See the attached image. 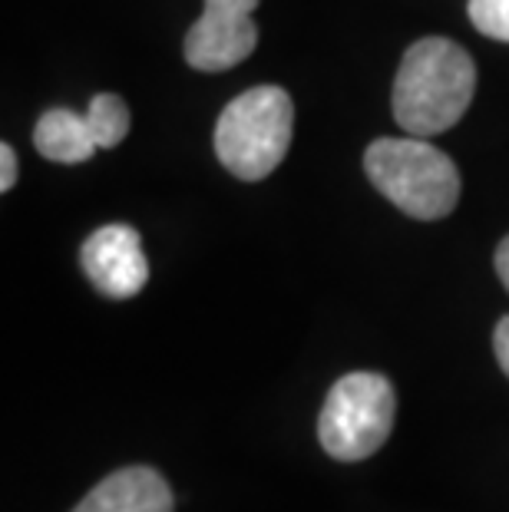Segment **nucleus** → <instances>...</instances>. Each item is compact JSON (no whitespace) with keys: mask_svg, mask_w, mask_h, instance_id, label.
Wrapping results in <instances>:
<instances>
[{"mask_svg":"<svg viewBox=\"0 0 509 512\" xmlns=\"http://www.w3.org/2000/svg\"><path fill=\"white\" fill-rule=\"evenodd\" d=\"M17 182V152L10 143L0 146V192H10Z\"/></svg>","mask_w":509,"mask_h":512,"instance_id":"obj_11","label":"nucleus"},{"mask_svg":"<svg viewBox=\"0 0 509 512\" xmlns=\"http://www.w3.org/2000/svg\"><path fill=\"white\" fill-rule=\"evenodd\" d=\"M476 93L473 57L447 37H424L404 53L394 80V119L410 136L447 133Z\"/></svg>","mask_w":509,"mask_h":512,"instance_id":"obj_1","label":"nucleus"},{"mask_svg":"<svg viewBox=\"0 0 509 512\" xmlns=\"http://www.w3.org/2000/svg\"><path fill=\"white\" fill-rule=\"evenodd\" d=\"M34 146L40 149L43 159L67 162V166L93 159V152L100 149L86 113H73V110H47L43 113L37 129H34Z\"/></svg>","mask_w":509,"mask_h":512,"instance_id":"obj_8","label":"nucleus"},{"mask_svg":"<svg viewBox=\"0 0 509 512\" xmlns=\"http://www.w3.org/2000/svg\"><path fill=\"white\" fill-rule=\"evenodd\" d=\"M467 14L483 37L509 43V0H470Z\"/></svg>","mask_w":509,"mask_h":512,"instance_id":"obj_10","label":"nucleus"},{"mask_svg":"<svg viewBox=\"0 0 509 512\" xmlns=\"http://www.w3.org/2000/svg\"><path fill=\"white\" fill-rule=\"evenodd\" d=\"M496 275H500V281L509 291V235L500 242V248H496Z\"/></svg>","mask_w":509,"mask_h":512,"instance_id":"obj_13","label":"nucleus"},{"mask_svg":"<svg viewBox=\"0 0 509 512\" xmlns=\"http://www.w3.org/2000/svg\"><path fill=\"white\" fill-rule=\"evenodd\" d=\"M295 129V103L281 86H252L215 123V156L235 179L258 182L281 166Z\"/></svg>","mask_w":509,"mask_h":512,"instance_id":"obj_3","label":"nucleus"},{"mask_svg":"<svg viewBox=\"0 0 509 512\" xmlns=\"http://www.w3.org/2000/svg\"><path fill=\"white\" fill-rule=\"evenodd\" d=\"M73 512H172V489L153 466H126L96 483Z\"/></svg>","mask_w":509,"mask_h":512,"instance_id":"obj_7","label":"nucleus"},{"mask_svg":"<svg viewBox=\"0 0 509 512\" xmlns=\"http://www.w3.org/2000/svg\"><path fill=\"white\" fill-rule=\"evenodd\" d=\"M258 0H205L202 17L186 34V60L199 73H222L252 57Z\"/></svg>","mask_w":509,"mask_h":512,"instance_id":"obj_5","label":"nucleus"},{"mask_svg":"<svg viewBox=\"0 0 509 512\" xmlns=\"http://www.w3.org/2000/svg\"><path fill=\"white\" fill-rule=\"evenodd\" d=\"M493 351H496V361H500L503 374L509 377V314L496 324V334H493Z\"/></svg>","mask_w":509,"mask_h":512,"instance_id":"obj_12","label":"nucleus"},{"mask_svg":"<svg viewBox=\"0 0 509 512\" xmlns=\"http://www.w3.org/2000/svg\"><path fill=\"white\" fill-rule=\"evenodd\" d=\"M80 265L106 298H136L149 281V261L133 225H103L80 248Z\"/></svg>","mask_w":509,"mask_h":512,"instance_id":"obj_6","label":"nucleus"},{"mask_svg":"<svg viewBox=\"0 0 509 512\" xmlns=\"http://www.w3.org/2000/svg\"><path fill=\"white\" fill-rule=\"evenodd\" d=\"M397 397L391 380L371 370L344 374L331 387L318 417V437L324 453L341 463L374 456L394 430Z\"/></svg>","mask_w":509,"mask_h":512,"instance_id":"obj_4","label":"nucleus"},{"mask_svg":"<svg viewBox=\"0 0 509 512\" xmlns=\"http://www.w3.org/2000/svg\"><path fill=\"white\" fill-rule=\"evenodd\" d=\"M86 119H90V129H93L100 149L119 146L129 133V110L116 93L93 96L90 106H86Z\"/></svg>","mask_w":509,"mask_h":512,"instance_id":"obj_9","label":"nucleus"},{"mask_svg":"<svg viewBox=\"0 0 509 512\" xmlns=\"http://www.w3.org/2000/svg\"><path fill=\"white\" fill-rule=\"evenodd\" d=\"M364 172L374 189L410 219H443L457 209L460 172L424 136H384L367 146Z\"/></svg>","mask_w":509,"mask_h":512,"instance_id":"obj_2","label":"nucleus"}]
</instances>
